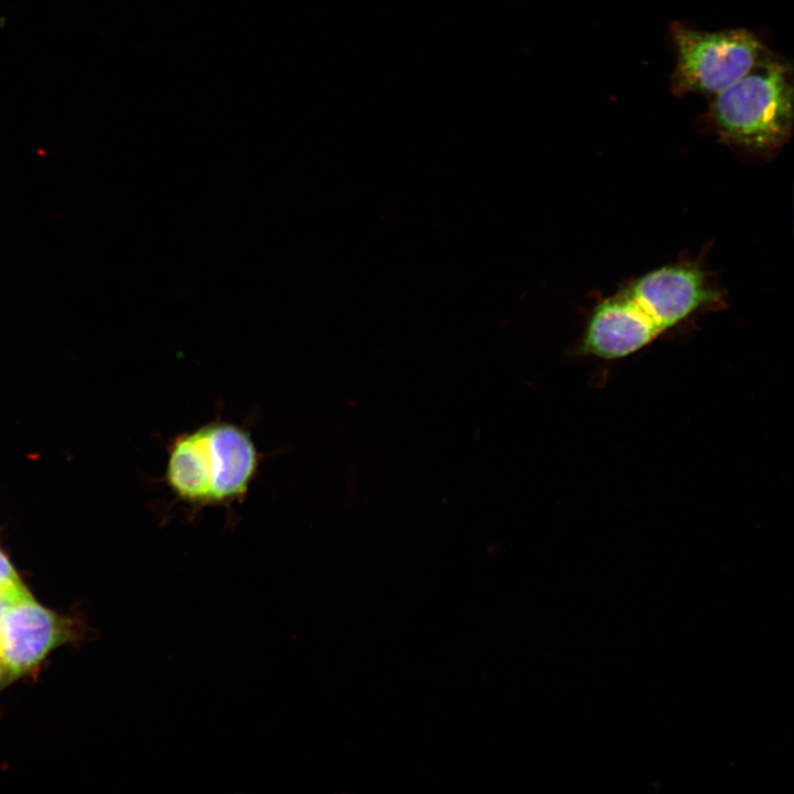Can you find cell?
<instances>
[{
  "label": "cell",
  "mask_w": 794,
  "mask_h": 794,
  "mask_svg": "<svg viewBox=\"0 0 794 794\" xmlns=\"http://www.w3.org/2000/svg\"><path fill=\"white\" fill-rule=\"evenodd\" d=\"M716 299L698 266L659 267L594 307L578 352L609 361L630 356Z\"/></svg>",
  "instance_id": "cell-1"
},
{
  "label": "cell",
  "mask_w": 794,
  "mask_h": 794,
  "mask_svg": "<svg viewBox=\"0 0 794 794\" xmlns=\"http://www.w3.org/2000/svg\"><path fill=\"white\" fill-rule=\"evenodd\" d=\"M167 453L163 480L192 515L208 507L232 514L246 500L264 459L245 425L221 417L174 436Z\"/></svg>",
  "instance_id": "cell-2"
},
{
  "label": "cell",
  "mask_w": 794,
  "mask_h": 794,
  "mask_svg": "<svg viewBox=\"0 0 794 794\" xmlns=\"http://www.w3.org/2000/svg\"><path fill=\"white\" fill-rule=\"evenodd\" d=\"M707 118L719 137L753 152L786 143L793 129V73L774 53L711 96Z\"/></svg>",
  "instance_id": "cell-3"
},
{
  "label": "cell",
  "mask_w": 794,
  "mask_h": 794,
  "mask_svg": "<svg viewBox=\"0 0 794 794\" xmlns=\"http://www.w3.org/2000/svg\"><path fill=\"white\" fill-rule=\"evenodd\" d=\"M669 36L676 54L670 90L679 97L713 96L773 54L747 29L702 31L676 21Z\"/></svg>",
  "instance_id": "cell-4"
},
{
  "label": "cell",
  "mask_w": 794,
  "mask_h": 794,
  "mask_svg": "<svg viewBox=\"0 0 794 794\" xmlns=\"http://www.w3.org/2000/svg\"><path fill=\"white\" fill-rule=\"evenodd\" d=\"M66 635L63 620L24 591L10 607L0 634V663L12 674L36 666Z\"/></svg>",
  "instance_id": "cell-5"
},
{
  "label": "cell",
  "mask_w": 794,
  "mask_h": 794,
  "mask_svg": "<svg viewBox=\"0 0 794 794\" xmlns=\"http://www.w3.org/2000/svg\"><path fill=\"white\" fill-rule=\"evenodd\" d=\"M22 586L14 568L0 550V591L12 590Z\"/></svg>",
  "instance_id": "cell-6"
},
{
  "label": "cell",
  "mask_w": 794,
  "mask_h": 794,
  "mask_svg": "<svg viewBox=\"0 0 794 794\" xmlns=\"http://www.w3.org/2000/svg\"><path fill=\"white\" fill-rule=\"evenodd\" d=\"M24 591H26L24 586L12 590L0 591V634L10 607Z\"/></svg>",
  "instance_id": "cell-7"
},
{
  "label": "cell",
  "mask_w": 794,
  "mask_h": 794,
  "mask_svg": "<svg viewBox=\"0 0 794 794\" xmlns=\"http://www.w3.org/2000/svg\"><path fill=\"white\" fill-rule=\"evenodd\" d=\"M1 664V663H0Z\"/></svg>",
  "instance_id": "cell-8"
}]
</instances>
